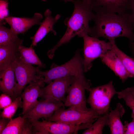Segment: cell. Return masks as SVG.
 <instances>
[{
  "label": "cell",
  "instance_id": "obj_1",
  "mask_svg": "<svg viewBox=\"0 0 134 134\" xmlns=\"http://www.w3.org/2000/svg\"><path fill=\"white\" fill-rule=\"evenodd\" d=\"M94 9L95 24L91 27V36L102 37L109 41L121 36L127 37L130 41L134 40V27L131 13L120 14L100 8Z\"/></svg>",
  "mask_w": 134,
  "mask_h": 134
},
{
  "label": "cell",
  "instance_id": "obj_2",
  "mask_svg": "<svg viewBox=\"0 0 134 134\" xmlns=\"http://www.w3.org/2000/svg\"><path fill=\"white\" fill-rule=\"evenodd\" d=\"M74 9L71 16L67 21V30L57 44L49 50L47 55L50 59L53 57L56 50L62 45L68 42L73 37L78 35L80 37L91 32L90 21L93 20L94 13L91 4L85 3L80 0H74L73 2Z\"/></svg>",
  "mask_w": 134,
  "mask_h": 134
},
{
  "label": "cell",
  "instance_id": "obj_3",
  "mask_svg": "<svg viewBox=\"0 0 134 134\" xmlns=\"http://www.w3.org/2000/svg\"><path fill=\"white\" fill-rule=\"evenodd\" d=\"M83 65V58L78 50L73 57L66 63L60 65L53 63L49 70L45 71L40 70L36 74L44 77V82L49 84L58 78L70 76H84Z\"/></svg>",
  "mask_w": 134,
  "mask_h": 134
},
{
  "label": "cell",
  "instance_id": "obj_4",
  "mask_svg": "<svg viewBox=\"0 0 134 134\" xmlns=\"http://www.w3.org/2000/svg\"><path fill=\"white\" fill-rule=\"evenodd\" d=\"M92 87L90 81L85 77L74 76V81L67 91V95L64 102L65 107L80 111H88L85 92Z\"/></svg>",
  "mask_w": 134,
  "mask_h": 134
},
{
  "label": "cell",
  "instance_id": "obj_5",
  "mask_svg": "<svg viewBox=\"0 0 134 134\" xmlns=\"http://www.w3.org/2000/svg\"><path fill=\"white\" fill-rule=\"evenodd\" d=\"M88 91L89 95L86 102L91 109L100 115L111 110L110 101L117 92L112 81L104 85L92 87Z\"/></svg>",
  "mask_w": 134,
  "mask_h": 134
},
{
  "label": "cell",
  "instance_id": "obj_6",
  "mask_svg": "<svg viewBox=\"0 0 134 134\" xmlns=\"http://www.w3.org/2000/svg\"><path fill=\"white\" fill-rule=\"evenodd\" d=\"M100 115L92 109L83 111L62 108L57 109L50 117L44 119L49 121L78 125L93 123Z\"/></svg>",
  "mask_w": 134,
  "mask_h": 134
},
{
  "label": "cell",
  "instance_id": "obj_7",
  "mask_svg": "<svg viewBox=\"0 0 134 134\" xmlns=\"http://www.w3.org/2000/svg\"><path fill=\"white\" fill-rule=\"evenodd\" d=\"M34 129L32 134H77L78 131L86 129L93 124L88 123L78 125L29 118Z\"/></svg>",
  "mask_w": 134,
  "mask_h": 134
},
{
  "label": "cell",
  "instance_id": "obj_8",
  "mask_svg": "<svg viewBox=\"0 0 134 134\" xmlns=\"http://www.w3.org/2000/svg\"><path fill=\"white\" fill-rule=\"evenodd\" d=\"M83 38L84 72L88 71L92 66V62L96 59L100 58L112 48V41L107 42L96 37L84 34Z\"/></svg>",
  "mask_w": 134,
  "mask_h": 134
},
{
  "label": "cell",
  "instance_id": "obj_9",
  "mask_svg": "<svg viewBox=\"0 0 134 134\" xmlns=\"http://www.w3.org/2000/svg\"><path fill=\"white\" fill-rule=\"evenodd\" d=\"M40 67H34L26 63L19 55L15 61L14 70L15 84L14 93L15 98L20 96L26 85L36 81L42 76L37 74Z\"/></svg>",
  "mask_w": 134,
  "mask_h": 134
},
{
  "label": "cell",
  "instance_id": "obj_10",
  "mask_svg": "<svg viewBox=\"0 0 134 134\" xmlns=\"http://www.w3.org/2000/svg\"><path fill=\"white\" fill-rule=\"evenodd\" d=\"M65 107L64 103L51 97H47L38 101L28 112L22 116L32 119L38 120L52 115L57 109Z\"/></svg>",
  "mask_w": 134,
  "mask_h": 134
},
{
  "label": "cell",
  "instance_id": "obj_11",
  "mask_svg": "<svg viewBox=\"0 0 134 134\" xmlns=\"http://www.w3.org/2000/svg\"><path fill=\"white\" fill-rule=\"evenodd\" d=\"M74 78V76H70L54 80L47 86L40 88L39 97L42 99L51 97L64 103L65 96L68 88L73 83Z\"/></svg>",
  "mask_w": 134,
  "mask_h": 134
},
{
  "label": "cell",
  "instance_id": "obj_12",
  "mask_svg": "<svg viewBox=\"0 0 134 134\" xmlns=\"http://www.w3.org/2000/svg\"><path fill=\"white\" fill-rule=\"evenodd\" d=\"M43 77L24 88V91L20 96L22 100L23 109L19 115L26 113L38 101L37 99L39 97L40 89L44 85Z\"/></svg>",
  "mask_w": 134,
  "mask_h": 134
},
{
  "label": "cell",
  "instance_id": "obj_13",
  "mask_svg": "<svg viewBox=\"0 0 134 134\" xmlns=\"http://www.w3.org/2000/svg\"><path fill=\"white\" fill-rule=\"evenodd\" d=\"M100 58L102 63L119 77L123 83L128 78L134 77L127 70L121 60L112 48Z\"/></svg>",
  "mask_w": 134,
  "mask_h": 134
},
{
  "label": "cell",
  "instance_id": "obj_14",
  "mask_svg": "<svg viewBox=\"0 0 134 134\" xmlns=\"http://www.w3.org/2000/svg\"><path fill=\"white\" fill-rule=\"evenodd\" d=\"M43 16L39 13H34L32 18L18 17L9 16L5 19L6 23H8L11 29L17 34H23L33 25H40L41 20Z\"/></svg>",
  "mask_w": 134,
  "mask_h": 134
},
{
  "label": "cell",
  "instance_id": "obj_15",
  "mask_svg": "<svg viewBox=\"0 0 134 134\" xmlns=\"http://www.w3.org/2000/svg\"><path fill=\"white\" fill-rule=\"evenodd\" d=\"M45 18L41 22L40 26L34 35L31 37L32 40L31 46H36L37 44L49 32H52L54 35L57 34L54 30L53 26L60 18L58 14L53 17L51 15V12L49 9H46L44 13Z\"/></svg>",
  "mask_w": 134,
  "mask_h": 134
},
{
  "label": "cell",
  "instance_id": "obj_16",
  "mask_svg": "<svg viewBox=\"0 0 134 134\" xmlns=\"http://www.w3.org/2000/svg\"><path fill=\"white\" fill-rule=\"evenodd\" d=\"M32 127L29 118L19 115L10 119L1 134H31Z\"/></svg>",
  "mask_w": 134,
  "mask_h": 134
},
{
  "label": "cell",
  "instance_id": "obj_17",
  "mask_svg": "<svg viewBox=\"0 0 134 134\" xmlns=\"http://www.w3.org/2000/svg\"><path fill=\"white\" fill-rule=\"evenodd\" d=\"M23 40L5 45L0 46V72L13 62L19 55L18 49Z\"/></svg>",
  "mask_w": 134,
  "mask_h": 134
},
{
  "label": "cell",
  "instance_id": "obj_18",
  "mask_svg": "<svg viewBox=\"0 0 134 134\" xmlns=\"http://www.w3.org/2000/svg\"><path fill=\"white\" fill-rule=\"evenodd\" d=\"M14 62L4 70L0 72V90L3 93L10 96L13 100L16 98L14 93L15 84Z\"/></svg>",
  "mask_w": 134,
  "mask_h": 134
},
{
  "label": "cell",
  "instance_id": "obj_19",
  "mask_svg": "<svg viewBox=\"0 0 134 134\" xmlns=\"http://www.w3.org/2000/svg\"><path fill=\"white\" fill-rule=\"evenodd\" d=\"M132 0H93V8H100L120 14L127 13Z\"/></svg>",
  "mask_w": 134,
  "mask_h": 134
},
{
  "label": "cell",
  "instance_id": "obj_20",
  "mask_svg": "<svg viewBox=\"0 0 134 134\" xmlns=\"http://www.w3.org/2000/svg\"><path fill=\"white\" fill-rule=\"evenodd\" d=\"M125 109L120 103H118L115 108L108 113V125L111 134H124V125L121 118L124 114Z\"/></svg>",
  "mask_w": 134,
  "mask_h": 134
},
{
  "label": "cell",
  "instance_id": "obj_21",
  "mask_svg": "<svg viewBox=\"0 0 134 134\" xmlns=\"http://www.w3.org/2000/svg\"><path fill=\"white\" fill-rule=\"evenodd\" d=\"M32 47H27L22 44L20 45L18 49L19 57L27 63L37 65L40 67H44L45 65L40 60Z\"/></svg>",
  "mask_w": 134,
  "mask_h": 134
},
{
  "label": "cell",
  "instance_id": "obj_22",
  "mask_svg": "<svg viewBox=\"0 0 134 134\" xmlns=\"http://www.w3.org/2000/svg\"><path fill=\"white\" fill-rule=\"evenodd\" d=\"M107 111L102 115L100 116L88 128L83 132V134H102L104 127L108 125V113Z\"/></svg>",
  "mask_w": 134,
  "mask_h": 134
},
{
  "label": "cell",
  "instance_id": "obj_23",
  "mask_svg": "<svg viewBox=\"0 0 134 134\" xmlns=\"http://www.w3.org/2000/svg\"><path fill=\"white\" fill-rule=\"evenodd\" d=\"M11 28H7L0 24V46L5 45L17 42L21 39Z\"/></svg>",
  "mask_w": 134,
  "mask_h": 134
},
{
  "label": "cell",
  "instance_id": "obj_24",
  "mask_svg": "<svg viewBox=\"0 0 134 134\" xmlns=\"http://www.w3.org/2000/svg\"><path fill=\"white\" fill-rule=\"evenodd\" d=\"M112 42V50L121 60L127 71L134 77V59L121 51L116 45L115 40Z\"/></svg>",
  "mask_w": 134,
  "mask_h": 134
},
{
  "label": "cell",
  "instance_id": "obj_25",
  "mask_svg": "<svg viewBox=\"0 0 134 134\" xmlns=\"http://www.w3.org/2000/svg\"><path fill=\"white\" fill-rule=\"evenodd\" d=\"M20 96L16 98L13 100L12 102L9 105L3 109L0 113V118H5L10 119L15 114L18 108L23 107V103Z\"/></svg>",
  "mask_w": 134,
  "mask_h": 134
},
{
  "label": "cell",
  "instance_id": "obj_26",
  "mask_svg": "<svg viewBox=\"0 0 134 134\" xmlns=\"http://www.w3.org/2000/svg\"><path fill=\"white\" fill-rule=\"evenodd\" d=\"M116 94L119 99L124 100L134 115V86L127 87L121 91L117 92Z\"/></svg>",
  "mask_w": 134,
  "mask_h": 134
},
{
  "label": "cell",
  "instance_id": "obj_27",
  "mask_svg": "<svg viewBox=\"0 0 134 134\" xmlns=\"http://www.w3.org/2000/svg\"><path fill=\"white\" fill-rule=\"evenodd\" d=\"M7 0H0V24L6 23L5 19L9 16Z\"/></svg>",
  "mask_w": 134,
  "mask_h": 134
},
{
  "label": "cell",
  "instance_id": "obj_28",
  "mask_svg": "<svg viewBox=\"0 0 134 134\" xmlns=\"http://www.w3.org/2000/svg\"><path fill=\"white\" fill-rule=\"evenodd\" d=\"M12 99L11 97L3 93L0 96V108L3 109L10 105Z\"/></svg>",
  "mask_w": 134,
  "mask_h": 134
},
{
  "label": "cell",
  "instance_id": "obj_29",
  "mask_svg": "<svg viewBox=\"0 0 134 134\" xmlns=\"http://www.w3.org/2000/svg\"><path fill=\"white\" fill-rule=\"evenodd\" d=\"M132 117L133 119L131 122L125 121L124 134H134V115L132 113Z\"/></svg>",
  "mask_w": 134,
  "mask_h": 134
},
{
  "label": "cell",
  "instance_id": "obj_30",
  "mask_svg": "<svg viewBox=\"0 0 134 134\" xmlns=\"http://www.w3.org/2000/svg\"><path fill=\"white\" fill-rule=\"evenodd\" d=\"M10 119L5 118H1L0 119V134L6 128Z\"/></svg>",
  "mask_w": 134,
  "mask_h": 134
},
{
  "label": "cell",
  "instance_id": "obj_31",
  "mask_svg": "<svg viewBox=\"0 0 134 134\" xmlns=\"http://www.w3.org/2000/svg\"><path fill=\"white\" fill-rule=\"evenodd\" d=\"M130 9L131 11V16L134 27V0H132L131 1L130 6Z\"/></svg>",
  "mask_w": 134,
  "mask_h": 134
},
{
  "label": "cell",
  "instance_id": "obj_32",
  "mask_svg": "<svg viewBox=\"0 0 134 134\" xmlns=\"http://www.w3.org/2000/svg\"><path fill=\"white\" fill-rule=\"evenodd\" d=\"M130 46L131 52L134 56V40L130 41Z\"/></svg>",
  "mask_w": 134,
  "mask_h": 134
},
{
  "label": "cell",
  "instance_id": "obj_33",
  "mask_svg": "<svg viewBox=\"0 0 134 134\" xmlns=\"http://www.w3.org/2000/svg\"><path fill=\"white\" fill-rule=\"evenodd\" d=\"M83 2L85 3L91 4L93 0H80Z\"/></svg>",
  "mask_w": 134,
  "mask_h": 134
},
{
  "label": "cell",
  "instance_id": "obj_34",
  "mask_svg": "<svg viewBox=\"0 0 134 134\" xmlns=\"http://www.w3.org/2000/svg\"><path fill=\"white\" fill-rule=\"evenodd\" d=\"M43 1H46L47 0H42ZM66 2H73L74 0H63Z\"/></svg>",
  "mask_w": 134,
  "mask_h": 134
}]
</instances>
